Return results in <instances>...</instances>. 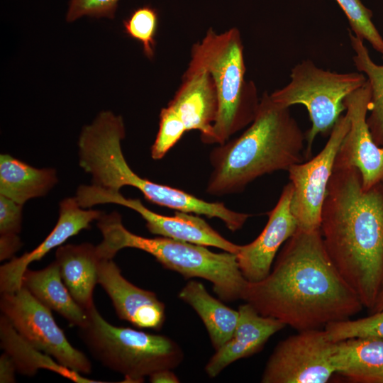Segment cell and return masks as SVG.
I'll list each match as a JSON object with an SVG mask.
<instances>
[{
  "label": "cell",
  "mask_w": 383,
  "mask_h": 383,
  "mask_svg": "<svg viewBox=\"0 0 383 383\" xmlns=\"http://www.w3.org/2000/svg\"><path fill=\"white\" fill-rule=\"evenodd\" d=\"M324 331L328 339L332 342L359 337L383 338V309L372 313L367 317L328 323L324 326Z\"/></svg>",
  "instance_id": "26"
},
{
  "label": "cell",
  "mask_w": 383,
  "mask_h": 383,
  "mask_svg": "<svg viewBox=\"0 0 383 383\" xmlns=\"http://www.w3.org/2000/svg\"><path fill=\"white\" fill-rule=\"evenodd\" d=\"M16 365L11 356L4 352L0 356V382L13 383L16 382Z\"/></svg>",
  "instance_id": "33"
},
{
  "label": "cell",
  "mask_w": 383,
  "mask_h": 383,
  "mask_svg": "<svg viewBox=\"0 0 383 383\" xmlns=\"http://www.w3.org/2000/svg\"><path fill=\"white\" fill-rule=\"evenodd\" d=\"M241 299L298 331L350 319L364 308L329 257L320 228H297L269 274L248 282Z\"/></svg>",
  "instance_id": "1"
},
{
  "label": "cell",
  "mask_w": 383,
  "mask_h": 383,
  "mask_svg": "<svg viewBox=\"0 0 383 383\" xmlns=\"http://www.w3.org/2000/svg\"><path fill=\"white\" fill-rule=\"evenodd\" d=\"M1 315L29 344L62 366L82 374L91 372L87 355L75 348L54 319L52 311L23 285L16 292L1 293Z\"/></svg>",
  "instance_id": "9"
},
{
  "label": "cell",
  "mask_w": 383,
  "mask_h": 383,
  "mask_svg": "<svg viewBox=\"0 0 383 383\" xmlns=\"http://www.w3.org/2000/svg\"><path fill=\"white\" fill-rule=\"evenodd\" d=\"M354 34L383 55V38L372 21V12L360 0H335Z\"/></svg>",
  "instance_id": "28"
},
{
  "label": "cell",
  "mask_w": 383,
  "mask_h": 383,
  "mask_svg": "<svg viewBox=\"0 0 383 383\" xmlns=\"http://www.w3.org/2000/svg\"><path fill=\"white\" fill-rule=\"evenodd\" d=\"M351 46L355 52L353 57L358 71L367 77L371 87L370 115L367 122L374 142L383 146V65L371 59L363 40L349 31Z\"/></svg>",
  "instance_id": "25"
},
{
  "label": "cell",
  "mask_w": 383,
  "mask_h": 383,
  "mask_svg": "<svg viewBox=\"0 0 383 383\" xmlns=\"http://www.w3.org/2000/svg\"><path fill=\"white\" fill-rule=\"evenodd\" d=\"M119 0H70L66 21L73 22L87 16L95 18H113Z\"/></svg>",
  "instance_id": "30"
},
{
  "label": "cell",
  "mask_w": 383,
  "mask_h": 383,
  "mask_svg": "<svg viewBox=\"0 0 383 383\" xmlns=\"http://www.w3.org/2000/svg\"><path fill=\"white\" fill-rule=\"evenodd\" d=\"M383 309V284L377 298L375 304L372 309L370 311L371 313L377 312Z\"/></svg>",
  "instance_id": "35"
},
{
  "label": "cell",
  "mask_w": 383,
  "mask_h": 383,
  "mask_svg": "<svg viewBox=\"0 0 383 383\" xmlns=\"http://www.w3.org/2000/svg\"><path fill=\"white\" fill-rule=\"evenodd\" d=\"M238 312L233 335L216 350L205 367L210 377H216L233 362L260 351L271 336L286 326L277 318L261 315L249 303L240 305Z\"/></svg>",
  "instance_id": "18"
},
{
  "label": "cell",
  "mask_w": 383,
  "mask_h": 383,
  "mask_svg": "<svg viewBox=\"0 0 383 383\" xmlns=\"http://www.w3.org/2000/svg\"><path fill=\"white\" fill-rule=\"evenodd\" d=\"M98 284L111 300L118 317L139 328L160 330L165 320V306L157 295L136 287L122 274L112 259L101 258Z\"/></svg>",
  "instance_id": "15"
},
{
  "label": "cell",
  "mask_w": 383,
  "mask_h": 383,
  "mask_svg": "<svg viewBox=\"0 0 383 383\" xmlns=\"http://www.w3.org/2000/svg\"><path fill=\"white\" fill-rule=\"evenodd\" d=\"M22 285L39 302L61 315L71 325L79 328L85 323L87 310L71 296L62 279L55 260L43 270L27 268L22 277Z\"/></svg>",
  "instance_id": "21"
},
{
  "label": "cell",
  "mask_w": 383,
  "mask_h": 383,
  "mask_svg": "<svg viewBox=\"0 0 383 383\" xmlns=\"http://www.w3.org/2000/svg\"><path fill=\"white\" fill-rule=\"evenodd\" d=\"M187 132L184 126L172 111L168 107L161 109L159 130L155 140L150 148L153 160H161L181 139Z\"/></svg>",
  "instance_id": "29"
},
{
  "label": "cell",
  "mask_w": 383,
  "mask_h": 383,
  "mask_svg": "<svg viewBox=\"0 0 383 383\" xmlns=\"http://www.w3.org/2000/svg\"><path fill=\"white\" fill-rule=\"evenodd\" d=\"M149 380L152 383H178L179 378L170 369L157 371L149 376Z\"/></svg>",
  "instance_id": "34"
},
{
  "label": "cell",
  "mask_w": 383,
  "mask_h": 383,
  "mask_svg": "<svg viewBox=\"0 0 383 383\" xmlns=\"http://www.w3.org/2000/svg\"><path fill=\"white\" fill-rule=\"evenodd\" d=\"M370 100L371 87L367 80L344 99L350 124L338 150L333 167L357 169L364 190L383 181V146L374 142L367 122Z\"/></svg>",
  "instance_id": "13"
},
{
  "label": "cell",
  "mask_w": 383,
  "mask_h": 383,
  "mask_svg": "<svg viewBox=\"0 0 383 383\" xmlns=\"http://www.w3.org/2000/svg\"><path fill=\"white\" fill-rule=\"evenodd\" d=\"M334 342L319 328L298 331L280 341L270 355L263 383H325L335 373Z\"/></svg>",
  "instance_id": "11"
},
{
  "label": "cell",
  "mask_w": 383,
  "mask_h": 383,
  "mask_svg": "<svg viewBox=\"0 0 383 383\" xmlns=\"http://www.w3.org/2000/svg\"><path fill=\"white\" fill-rule=\"evenodd\" d=\"M104 213L99 210L81 207L75 196L65 198L59 204V217L56 225L35 249L21 257H13L0 267L1 293L17 291L22 286V277L28 265L43 258L51 250L62 245L70 238L98 220Z\"/></svg>",
  "instance_id": "16"
},
{
  "label": "cell",
  "mask_w": 383,
  "mask_h": 383,
  "mask_svg": "<svg viewBox=\"0 0 383 383\" xmlns=\"http://www.w3.org/2000/svg\"><path fill=\"white\" fill-rule=\"evenodd\" d=\"M23 205L0 194V235H18Z\"/></svg>",
  "instance_id": "31"
},
{
  "label": "cell",
  "mask_w": 383,
  "mask_h": 383,
  "mask_svg": "<svg viewBox=\"0 0 383 383\" xmlns=\"http://www.w3.org/2000/svg\"><path fill=\"white\" fill-rule=\"evenodd\" d=\"M0 345L4 352L13 360L17 372L23 375L34 376L39 370L45 369L75 382H101L87 379L82 374L62 366L50 355L29 344L3 315L0 317Z\"/></svg>",
  "instance_id": "24"
},
{
  "label": "cell",
  "mask_w": 383,
  "mask_h": 383,
  "mask_svg": "<svg viewBox=\"0 0 383 383\" xmlns=\"http://www.w3.org/2000/svg\"><path fill=\"white\" fill-rule=\"evenodd\" d=\"M101 257L96 245L89 243L62 245L55 252L62 279L75 301L87 310L94 303Z\"/></svg>",
  "instance_id": "19"
},
{
  "label": "cell",
  "mask_w": 383,
  "mask_h": 383,
  "mask_svg": "<svg viewBox=\"0 0 383 383\" xmlns=\"http://www.w3.org/2000/svg\"><path fill=\"white\" fill-rule=\"evenodd\" d=\"M289 108L275 103L267 91L262 94L249 127L211 151L208 194L238 193L264 174L302 162L306 135Z\"/></svg>",
  "instance_id": "3"
},
{
  "label": "cell",
  "mask_w": 383,
  "mask_h": 383,
  "mask_svg": "<svg viewBox=\"0 0 383 383\" xmlns=\"http://www.w3.org/2000/svg\"><path fill=\"white\" fill-rule=\"evenodd\" d=\"M293 187L286 184L273 209L268 213V221L261 233L252 242L240 245L236 254L239 268L248 282L265 278L281 245L298 228L291 211Z\"/></svg>",
  "instance_id": "14"
},
{
  "label": "cell",
  "mask_w": 383,
  "mask_h": 383,
  "mask_svg": "<svg viewBox=\"0 0 383 383\" xmlns=\"http://www.w3.org/2000/svg\"><path fill=\"white\" fill-rule=\"evenodd\" d=\"M157 26V12L150 6L135 9L129 17L123 21L125 33L141 43L143 53L150 60L152 59L155 55Z\"/></svg>",
  "instance_id": "27"
},
{
  "label": "cell",
  "mask_w": 383,
  "mask_h": 383,
  "mask_svg": "<svg viewBox=\"0 0 383 383\" xmlns=\"http://www.w3.org/2000/svg\"><path fill=\"white\" fill-rule=\"evenodd\" d=\"M57 181L53 168H36L9 154L0 155V194L20 204L45 196Z\"/></svg>",
  "instance_id": "22"
},
{
  "label": "cell",
  "mask_w": 383,
  "mask_h": 383,
  "mask_svg": "<svg viewBox=\"0 0 383 383\" xmlns=\"http://www.w3.org/2000/svg\"><path fill=\"white\" fill-rule=\"evenodd\" d=\"M75 197L79 206L84 209L98 204H115L133 209L145 221L147 228L154 235L215 247L234 254L240 250V245L223 238L205 220L194 213L176 211L173 216L161 215L145 207L138 199L126 198L120 192L93 184L80 185Z\"/></svg>",
  "instance_id": "10"
},
{
  "label": "cell",
  "mask_w": 383,
  "mask_h": 383,
  "mask_svg": "<svg viewBox=\"0 0 383 383\" xmlns=\"http://www.w3.org/2000/svg\"><path fill=\"white\" fill-rule=\"evenodd\" d=\"M178 296L199 315L216 350L231 338L238 321V310L228 307L212 296L204 284L196 280H190Z\"/></svg>",
  "instance_id": "23"
},
{
  "label": "cell",
  "mask_w": 383,
  "mask_h": 383,
  "mask_svg": "<svg viewBox=\"0 0 383 383\" xmlns=\"http://www.w3.org/2000/svg\"><path fill=\"white\" fill-rule=\"evenodd\" d=\"M243 50L237 28L220 33L210 28L192 47L189 61L210 73L218 96L216 119L204 143L223 144L255 117L260 99L255 83L245 79Z\"/></svg>",
  "instance_id": "5"
},
{
  "label": "cell",
  "mask_w": 383,
  "mask_h": 383,
  "mask_svg": "<svg viewBox=\"0 0 383 383\" xmlns=\"http://www.w3.org/2000/svg\"><path fill=\"white\" fill-rule=\"evenodd\" d=\"M167 106L173 111L186 131H199L201 140L208 137L218 109L217 92L210 73L189 61L181 84Z\"/></svg>",
  "instance_id": "17"
},
{
  "label": "cell",
  "mask_w": 383,
  "mask_h": 383,
  "mask_svg": "<svg viewBox=\"0 0 383 383\" xmlns=\"http://www.w3.org/2000/svg\"><path fill=\"white\" fill-rule=\"evenodd\" d=\"M320 230L332 262L371 311L383 284V181L364 190L357 169L333 170Z\"/></svg>",
  "instance_id": "2"
},
{
  "label": "cell",
  "mask_w": 383,
  "mask_h": 383,
  "mask_svg": "<svg viewBox=\"0 0 383 383\" xmlns=\"http://www.w3.org/2000/svg\"><path fill=\"white\" fill-rule=\"evenodd\" d=\"M332 362L335 373L352 382L381 383L383 338L359 337L334 342Z\"/></svg>",
  "instance_id": "20"
},
{
  "label": "cell",
  "mask_w": 383,
  "mask_h": 383,
  "mask_svg": "<svg viewBox=\"0 0 383 383\" xmlns=\"http://www.w3.org/2000/svg\"><path fill=\"white\" fill-rule=\"evenodd\" d=\"M381 383H383V378H382V381H381Z\"/></svg>",
  "instance_id": "36"
},
{
  "label": "cell",
  "mask_w": 383,
  "mask_h": 383,
  "mask_svg": "<svg viewBox=\"0 0 383 383\" xmlns=\"http://www.w3.org/2000/svg\"><path fill=\"white\" fill-rule=\"evenodd\" d=\"M96 226L103 235L98 247L106 258L113 259L126 248L141 250L186 279L199 277L209 281L223 301L242 299L248 281L240 272L236 254L213 252L204 245L162 236L150 238L135 235L124 227L121 215L116 211L104 213Z\"/></svg>",
  "instance_id": "4"
},
{
  "label": "cell",
  "mask_w": 383,
  "mask_h": 383,
  "mask_svg": "<svg viewBox=\"0 0 383 383\" xmlns=\"http://www.w3.org/2000/svg\"><path fill=\"white\" fill-rule=\"evenodd\" d=\"M79 333L94 357L104 367L124 376L123 382H143L145 377L182 362L181 347L170 338L106 321L94 304L87 310Z\"/></svg>",
  "instance_id": "6"
},
{
  "label": "cell",
  "mask_w": 383,
  "mask_h": 383,
  "mask_svg": "<svg viewBox=\"0 0 383 383\" xmlns=\"http://www.w3.org/2000/svg\"><path fill=\"white\" fill-rule=\"evenodd\" d=\"M22 245L18 235H0V260L13 258Z\"/></svg>",
  "instance_id": "32"
},
{
  "label": "cell",
  "mask_w": 383,
  "mask_h": 383,
  "mask_svg": "<svg viewBox=\"0 0 383 383\" xmlns=\"http://www.w3.org/2000/svg\"><path fill=\"white\" fill-rule=\"evenodd\" d=\"M345 113L335 123L321 151L309 161L296 163L288 169L293 187L291 211L298 228H320L321 213L328 186L333 172L335 159L340 144L350 128Z\"/></svg>",
  "instance_id": "12"
},
{
  "label": "cell",
  "mask_w": 383,
  "mask_h": 383,
  "mask_svg": "<svg viewBox=\"0 0 383 383\" xmlns=\"http://www.w3.org/2000/svg\"><path fill=\"white\" fill-rule=\"evenodd\" d=\"M291 81L270 94L272 99L286 107L304 105L309 113L311 127L306 135L305 158L311 157L313 143L319 134L331 131L345 110L344 99L367 82L360 72L338 73L317 67L311 60L295 65Z\"/></svg>",
  "instance_id": "8"
},
{
  "label": "cell",
  "mask_w": 383,
  "mask_h": 383,
  "mask_svg": "<svg viewBox=\"0 0 383 383\" xmlns=\"http://www.w3.org/2000/svg\"><path fill=\"white\" fill-rule=\"evenodd\" d=\"M122 140L119 135H106L88 150L83 167L91 176L93 185L115 192H120L125 186L133 187L151 203L178 211L218 218L232 232L240 229L250 216L232 211L222 202H209L181 189L140 177L125 159Z\"/></svg>",
  "instance_id": "7"
}]
</instances>
